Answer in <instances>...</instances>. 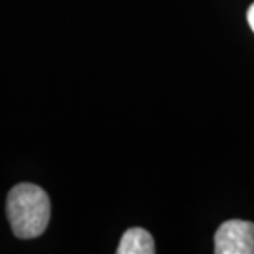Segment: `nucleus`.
Listing matches in <instances>:
<instances>
[{
    "label": "nucleus",
    "instance_id": "3",
    "mask_svg": "<svg viewBox=\"0 0 254 254\" xmlns=\"http://www.w3.org/2000/svg\"><path fill=\"white\" fill-rule=\"evenodd\" d=\"M154 238L144 228H130L119 241L118 254H154Z\"/></svg>",
    "mask_w": 254,
    "mask_h": 254
},
{
    "label": "nucleus",
    "instance_id": "4",
    "mask_svg": "<svg viewBox=\"0 0 254 254\" xmlns=\"http://www.w3.org/2000/svg\"><path fill=\"white\" fill-rule=\"evenodd\" d=\"M246 18H248V23H250V28L254 32V3L248 8V13H246Z\"/></svg>",
    "mask_w": 254,
    "mask_h": 254
},
{
    "label": "nucleus",
    "instance_id": "1",
    "mask_svg": "<svg viewBox=\"0 0 254 254\" xmlns=\"http://www.w3.org/2000/svg\"><path fill=\"white\" fill-rule=\"evenodd\" d=\"M50 198L42 187L18 184L8 193L7 216L13 235L30 240L43 235L50 221Z\"/></svg>",
    "mask_w": 254,
    "mask_h": 254
},
{
    "label": "nucleus",
    "instance_id": "2",
    "mask_svg": "<svg viewBox=\"0 0 254 254\" xmlns=\"http://www.w3.org/2000/svg\"><path fill=\"white\" fill-rule=\"evenodd\" d=\"M216 254H254V223L225 221L215 235Z\"/></svg>",
    "mask_w": 254,
    "mask_h": 254
}]
</instances>
